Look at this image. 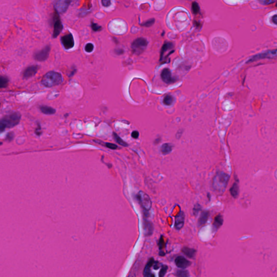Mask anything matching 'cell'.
I'll list each match as a JSON object with an SVG mask.
<instances>
[{
	"instance_id": "4dcf8cb0",
	"label": "cell",
	"mask_w": 277,
	"mask_h": 277,
	"mask_svg": "<svg viewBox=\"0 0 277 277\" xmlns=\"http://www.w3.org/2000/svg\"><path fill=\"white\" fill-rule=\"evenodd\" d=\"M192 12L194 14H198L200 11V8L199 5L197 2H193L192 6Z\"/></svg>"
},
{
	"instance_id": "7a4b0ae2",
	"label": "cell",
	"mask_w": 277,
	"mask_h": 277,
	"mask_svg": "<svg viewBox=\"0 0 277 277\" xmlns=\"http://www.w3.org/2000/svg\"><path fill=\"white\" fill-rule=\"evenodd\" d=\"M21 117V115L19 112H14L3 117L0 122L1 132H3L6 128H11L19 124Z\"/></svg>"
},
{
	"instance_id": "e0dca14e",
	"label": "cell",
	"mask_w": 277,
	"mask_h": 277,
	"mask_svg": "<svg viewBox=\"0 0 277 277\" xmlns=\"http://www.w3.org/2000/svg\"><path fill=\"white\" fill-rule=\"evenodd\" d=\"M209 214H210L209 212L208 211H202L198 220V226H201L206 223L207 221L209 218Z\"/></svg>"
},
{
	"instance_id": "4316f807",
	"label": "cell",
	"mask_w": 277,
	"mask_h": 277,
	"mask_svg": "<svg viewBox=\"0 0 277 277\" xmlns=\"http://www.w3.org/2000/svg\"><path fill=\"white\" fill-rule=\"evenodd\" d=\"M8 82H9V80L7 78L3 76H1V85H0L1 88L7 87L8 85Z\"/></svg>"
},
{
	"instance_id": "836d02e7",
	"label": "cell",
	"mask_w": 277,
	"mask_h": 277,
	"mask_svg": "<svg viewBox=\"0 0 277 277\" xmlns=\"http://www.w3.org/2000/svg\"><path fill=\"white\" fill-rule=\"evenodd\" d=\"M105 146H106L107 148L111 149V150H116V149H117V145H116L114 144V143H106Z\"/></svg>"
},
{
	"instance_id": "8992f818",
	"label": "cell",
	"mask_w": 277,
	"mask_h": 277,
	"mask_svg": "<svg viewBox=\"0 0 277 277\" xmlns=\"http://www.w3.org/2000/svg\"><path fill=\"white\" fill-rule=\"evenodd\" d=\"M137 198L143 209H145L147 211L150 210L152 203L150 198L147 194L141 190L138 194Z\"/></svg>"
},
{
	"instance_id": "8fae6325",
	"label": "cell",
	"mask_w": 277,
	"mask_h": 277,
	"mask_svg": "<svg viewBox=\"0 0 277 277\" xmlns=\"http://www.w3.org/2000/svg\"><path fill=\"white\" fill-rule=\"evenodd\" d=\"M162 81L167 84H171L175 82V79L172 75L171 71L168 68H164L161 73Z\"/></svg>"
},
{
	"instance_id": "30bf717a",
	"label": "cell",
	"mask_w": 277,
	"mask_h": 277,
	"mask_svg": "<svg viewBox=\"0 0 277 277\" xmlns=\"http://www.w3.org/2000/svg\"><path fill=\"white\" fill-rule=\"evenodd\" d=\"M53 21H54V23H53L54 31L53 33V38H56L60 35L61 31L62 30L63 25L60 19L59 15L57 14L55 15Z\"/></svg>"
},
{
	"instance_id": "44dd1931",
	"label": "cell",
	"mask_w": 277,
	"mask_h": 277,
	"mask_svg": "<svg viewBox=\"0 0 277 277\" xmlns=\"http://www.w3.org/2000/svg\"><path fill=\"white\" fill-rule=\"evenodd\" d=\"M230 193L233 197L236 198L238 197L239 193V188L237 183H235L233 184L232 186L230 188Z\"/></svg>"
},
{
	"instance_id": "83f0119b",
	"label": "cell",
	"mask_w": 277,
	"mask_h": 277,
	"mask_svg": "<svg viewBox=\"0 0 277 277\" xmlns=\"http://www.w3.org/2000/svg\"><path fill=\"white\" fill-rule=\"evenodd\" d=\"M167 270H168V266L165 265H162L161 266V268L160 270L159 273V277H164L166 274Z\"/></svg>"
},
{
	"instance_id": "5bb4252c",
	"label": "cell",
	"mask_w": 277,
	"mask_h": 277,
	"mask_svg": "<svg viewBox=\"0 0 277 277\" xmlns=\"http://www.w3.org/2000/svg\"><path fill=\"white\" fill-rule=\"evenodd\" d=\"M175 263L178 268L183 269L188 268L191 265L190 261L187 260L185 258L182 256H179L176 257L175 260Z\"/></svg>"
},
{
	"instance_id": "d6a6232c",
	"label": "cell",
	"mask_w": 277,
	"mask_h": 277,
	"mask_svg": "<svg viewBox=\"0 0 277 277\" xmlns=\"http://www.w3.org/2000/svg\"><path fill=\"white\" fill-rule=\"evenodd\" d=\"M91 28L95 31H100L101 30V29H102V27H101V26H99L98 24L94 23L93 22H92V24H91Z\"/></svg>"
},
{
	"instance_id": "d6986e66",
	"label": "cell",
	"mask_w": 277,
	"mask_h": 277,
	"mask_svg": "<svg viewBox=\"0 0 277 277\" xmlns=\"http://www.w3.org/2000/svg\"><path fill=\"white\" fill-rule=\"evenodd\" d=\"M40 109L42 113L46 115H52L56 113V110L55 109L49 106H41Z\"/></svg>"
},
{
	"instance_id": "7c38bea8",
	"label": "cell",
	"mask_w": 277,
	"mask_h": 277,
	"mask_svg": "<svg viewBox=\"0 0 277 277\" xmlns=\"http://www.w3.org/2000/svg\"><path fill=\"white\" fill-rule=\"evenodd\" d=\"M39 67L37 65H33L26 68L23 73V76L24 79H29L35 76L38 72Z\"/></svg>"
},
{
	"instance_id": "277c9868",
	"label": "cell",
	"mask_w": 277,
	"mask_h": 277,
	"mask_svg": "<svg viewBox=\"0 0 277 277\" xmlns=\"http://www.w3.org/2000/svg\"><path fill=\"white\" fill-rule=\"evenodd\" d=\"M277 59V50H270L257 54L249 59L247 63H251L263 59Z\"/></svg>"
},
{
	"instance_id": "4fadbf2b",
	"label": "cell",
	"mask_w": 277,
	"mask_h": 277,
	"mask_svg": "<svg viewBox=\"0 0 277 277\" xmlns=\"http://www.w3.org/2000/svg\"><path fill=\"white\" fill-rule=\"evenodd\" d=\"M185 216L183 212H180L175 217V228L177 230H181L185 223Z\"/></svg>"
},
{
	"instance_id": "74e56055",
	"label": "cell",
	"mask_w": 277,
	"mask_h": 277,
	"mask_svg": "<svg viewBox=\"0 0 277 277\" xmlns=\"http://www.w3.org/2000/svg\"><path fill=\"white\" fill-rule=\"evenodd\" d=\"M138 136H139V133H138V131H134L132 132V133H131V137H132L133 138H138Z\"/></svg>"
},
{
	"instance_id": "9c48e42d",
	"label": "cell",
	"mask_w": 277,
	"mask_h": 277,
	"mask_svg": "<svg viewBox=\"0 0 277 277\" xmlns=\"http://www.w3.org/2000/svg\"><path fill=\"white\" fill-rule=\"evenodd\" d=\"M61 41L64 48L66 50L72 49L74 46V40L73 35L71 33H69L68 34L62 36Z\"/></svg>"
},
{
	"instance_id": "3957f363",
	"label": "cell",
	"mask_w": 277,
	"mask_h": 277,
	"mask_svg": "<svg viewBox=\"0 0 277 277\" xmlns=\"http://www.w3.org/2000/svg\"><path fill=\"white\" fill-rule=\"evenodd\" d=\"M62 81V78L60 73L51 71L43 76L41 82L45 87H52L59 85Z\"/></svg>"
},
{
	"instance_id": "484cf974",
	"label": "cell",
	"mask_w": 277,
	"mask_h": 277,
	"mask_svg": "<svg viewBox=\"0 0 277 277\" xmlns=\"http://www.w3.org/2000/svg\"><path fill=\"white\" fill-rule=\"evenodd\" d=\"M176 275L179 277H188L190 275L188 271L186 270H178L176 271Z\"/></svg>"
},
{
	"instance_id": "7402d4cb",
	"label": "cell",
	"mask_w": 277,
	"mask_h": 277,
	"mask_svg": "<svg viewBox=\"0 0 277 277\" xmlns=\"http://www.w3.org/2000/svg\"><path fill=\"white\" fill-rule=\"evenodd\" d=\"M161 152L164 154H168L171 152L172 146L170 143H165L161 147Z\"/></svg>"
},
{
	"instance_id": "f1b7e54d",
	"label": "cell",
	"mask_w": 277,
	"mask_h": 277,
	"mask_svg": "<svg viewBox=\"0 0 277 277\" xmlns=\"http://www.w3.org/2000/svg\"><path fill=\"white\" fill-rule=\"evenodd\" d=\"M201 210V206L199 204H197L194 205V208H193V214L195 216H197L199 212Z\"/></svg>"
},
{
	"instance_id": "d4e9b609",
	"label": "cell",
	"mask_w": 277,
	"mask_h": 277,
	"mask_svg": "<svg viewBox=\"0 0 277 277\" xmlns=\"http://www.w3.org/2000/svg\"><path fill=\"white\" fill-rule=\"evenodd\" d=\"M113 136H114V138L115 139V141L117 142V143H119L120 145H121L122 146H124V147H127L128 146V144H127L126 142H124L122 138H121L119 137V136L117 135V134H116L115 133H113Z\"/></svg>"
},
{
	"instance_id": "f35d334b",
	"label": "cell",
	"mask_w": 277,
	"mask_h": 277,
	"mask_svg": "<svg viewBox=\"0 0 277 277\" xmlns=\"http://www.w3.org/2000/svg\"><path fill=\"white\" fill-rule=\"evenodd\" d=\"M272 21L273 24L277 25V14L275 15L272 17Z\"/></svg>"
},
{
	"instance_id": "e575fe53",
	"label": "cell",
	"mask_w": 277,
	"mask_h": 277,
	"mask_svg": "<svg viewBox=\"0 0 277 277\" xmlns=\"http://www.w3.org/2000/svg\"><path fill=\"white\" fill-rule=\"evenodd\" d=\"M101 2H102V5H103V6L105 7H108L111 4V1L110 0H101Z\"/></svg>"
},
{
	"instance_id": "cb8c5ba5",
	"label": "cell",
	"mask_w": 277,
	"mask_h": 277,
	"mask_svg": "<svg viewBox=\"0 0 277 277\" xmlns=\"http://www.w3.org/2000/svg\"><path fill=\"white\" fill-rule=\"evenodd\" d=\"M174 101L173 97L171 95H167L163 100V103L166 106H171Z\"/></svg>"
},
{
	"instance_id": "603a6c76",
	"label": "cell",
	"mask_w": 277,
	"mask_h": 277,
	"mask_svg": "<svg viewBox=\"0 0 277 277\" xmlns=\"http://www.w3.org/2000/svg\"><path fill=\"white\" fill-rule=\"evenodd\" d=\"M172 48H173V45L172 44V43L168 42L164 44L162 46V49H161V55H160V60L163 57L164 53L167 52L168 50H171Z\"/></svg>"
},
{
	"instance_id": "9a60e30c",
	"label": "cell",
	"mask_w": 277,
	"mask_h": 277,
	"mask_svg": "<svg viewBox=\"0 0 277 277\" xmlns=\"http://www.w3.org/2000/svg\"><path fill=\"white\" fill-rule=\"evenodd\" d=\"M143 232L146 236H150L153 234L154 231L153 224L150 221L144 220L143 223Z\"/></svg>"
},
{
	"instance_id": "ac0fdd59",
	"label": "cell",
	"mask_w": 277,
	"mask_h": 277,
	"mask_svg": "<svg viewBox=\"0 0 277 277\" xmlns=\"http://www.w3.org/2000/svg\"><path fill=\"white\" fill-rule=\"evenodd\" d=\"M181 251L185 256L190 259L194 258L197 253V251L195 249H190L187 247H184L182 249Z\"/></svg>"
},
{
	"instance_id": "2e32d148",
	"label": "cell",
	"mask_w": 277,
	"mask_h": 277,
	"mask_svg": "<svg viewBox=\"0 0 277 277\" xmlns=\"http://www.w3.org/2000/svg\"><path fill=\"white\" fill-rule=\"evenodd\" d=\"M154 259L153 258H151L149 260L143 270V275L144 277H154V275L152 274L150 271V268L154 265Z\"/></svg>"
},
{
	"instance_id": "8d00e7d4",
	"label": "cell",
	"mask_w": 277,
	"mask_h": 277,
	"mask_svg": "<svg viewBox=\"0 0 277 277\" xmlns=\"http://www.w3.org/2000/svg\"><path fill=\"white\" fill-rule=\"evenodd\" d=\"M263 5H270L275 0H258Z\"/></svg>"
},
{
	"instance_id": "1f68e13d",
	"label": "cell",
	"mask_w": 277,
	"mask_h": 277,
	"mask_svg": "<svg viewBox=\"0 0 277 277\" xmlns=\"http://www.w3.org/2000/svg\"><path fill=\"white\" fill-rule=\"evenodd\" d=\"M158 246H159V249H160V250L164 249V246H165V242H164V236H163V235H161V236L160 239L159 240Z\"/></svg>"
},
{
	"instance_id": "f546056e",
	"label": "cell",
	"mask_w": 277,
	"mask_h": 277,
	"mask_svg": "<svg viewBox=\"0 0 277 277\" xmlns=\"http://www.w3.org/2000/svg\"><path fill=\"white\" fill-rule=\"evenodd\" d=\"M94 45L91 43H88L85 46V50L87 53H91L94 50Z\"/></svg>"
},
{
	"instance_id": "5b68a950",
	"label": "cell",
	"mask_w": 277,
	"mask_h": 277,
	"mask_svg": "<svg viewBox=\"0 0 277 277\" xmlns=\"http://www.w3.org/2000/svg\"><path fill=\"white\" fill-rule=\"evenodd\" d=\"M148 45V41L146 39L140 38L136 39L131 44V49L135 54L139 55L145 50Z\"/></svg>"
},
{
	"instance_id": "d590c367",
	"label": "cell",
	"mask_w": 277,
	"mask_h": 277,
	"mask_svg": "<svg viewBox=\"0 0 277 277\" xmlns=\"http://www.w3.org/2000/svg\"><path fill=\"white\" fill-rule=\"evenodd\" d=\"M14 133L10 132V133H9L7 135V136H6V140H7L8 141H11L14 138Z\"/></svg>"
},
{
	"instance_id": "ba28073f",
	"label": "cell",
	"mask_w": 277,
	"mask_h": 277,
	"mask_svg": "<svg viewBox=\"0 0 277 277\" xmlns=\"http://www.w3.org/2000/svg\"><path fill=\"white\" fill-rule=\"evenodd\" d=\"M50 50V46H47L44 47L42 50L35 53L34 55V57L36 61H45L48 57Z\"/></svg>"
},
{
	"instance_id": "6da1fadb",
	"label": "cell",
	"mask_w": 277,
	"mask_h": 277,
	"mask_svg": "<svg viewBox=\"0 0 277 277\" xmlns=\"http://www.w3.org/2000/svg\"><path fill=\"white\" fill-rule=\"evenodd\" d=\"M230 176L223 172H219L214 176L212 181V187L219 193H223L227 187Z\"/></svg>"
},
{
	"instance_id": "ab89813d",
	"label": "cell",
	"mask_w": 277,
	"mask_h": 277,
	"mask_svg": "<svg viewBox=\"0 0 277 277\" xmlns=\"http://www.w3.org/2000/svg\"><path fill=\"white\" fill-rule=\"evenodd\" d=\"M153 268H154V270H157L158 268H160V264H159V262H157V261L154 262Z\"/></svg>"
},
{
	"instance_id": "60d3db41",
	"label": "cell",
	"mask_w": 277,
	"mask_h": 277,
	"mask_svg": "<svg viewBox=\"0 0 277 277\" xmlns=\"http://www.w3.org/2000/svg\"><path fill=\"white\" fill-rule=\"evenodd\" d=\"M159 254V256H161V257H164L165 256V253L164 251H160Z\"/></svg>"
},
{
	"instance_id": "52a82bcc",
	"label": "cell",
	"mask_w": 277,
	"mask_h": 277,
	"mask_svg": "<svg viewBox=\"0 0 277 277\" xmlns=\"http://www.w3.org/2000/svg\"><path fill=\"white\" fill-rule=\"evenodd\" d=\"M71 0H54V7L57 13L63 14L68 9Z\"/></svg>"
},
{
	"instance_id": "ffe728a7",
	"label": "cell",
	"mask_w": 277,
	"mask_h": 277,
	"mask_svg": "<svg viewBox=\"0 0 277 277\" xmlns=\"http://www.w3.org/2000/svg\"><path fill=\"white\" fill-rule=\"evenodd\" d=\"M223 218L222 216L218 215L214 218L213 223L214 228L215 230L218 229L223 225Z\"/></svg>"
},
{
	"instance_id": "b9f144b4",
	"label": "cell",
	"mask_w": 277,
	"mask_h": 277,
	"mask_svg": "<svg viewBox=\"0 0 277 277\" xmlns=\"http://www.w3.org/2000/svg\"></svg>"
}]
</instances>
